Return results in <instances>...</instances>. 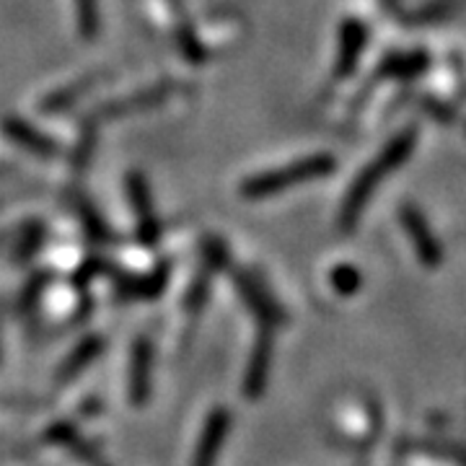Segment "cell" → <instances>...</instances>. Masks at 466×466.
Instances as JSON below:
<instances>
[{
    "label": "cell",
    "mask_w": 466,
    "mask_h": 466,
    "mask_svg": "<svg viewBox=\"0 0 466 466\" xmlns=\"http://www.w3.org/2000/svg\"><path fill=\"white\" fill-rule=\"evenodd\" d=\"M417 146V127H404L401 133H397L383 150L368 164L355 179L350 184L348 195L342 200V208H339V218H337V228L339 231L350 233L355 228V223L360 220L366 205L370 202V198L376 195V189L381 187V182H386L397 168L412 156V150Z\"/></svg>",
    "instance_id": "6da1fadb"
},
{
    "label": "cell",
    "mask_w": 466,
    "mask_h": 466,
    "mask_svg": "<svg viewBox=\"0 0 466 466\" xmlns=\"http://www.w3.org/2000/svg\"><path fill=\"white\" fill-rule=\"evenodd\" d=\"M334 168H337V158L332 153H314V156L299 158V161H293L283 168L262 171V174H254L249 179H244L241 182V198H247V200L275 198V195H283L299 184L324 179L332 174Z\"/></svg>",
    "instance_id": "7a4b0ae2"
},
{
    "label": "cell",
    "mask_w": 466,
    "mask_h": 466,
    "mask_svg": "<svg viewBox=\"0 0 466 466\" xmlns=\"http://www.w3.org/2000/svg\"><path fill=\"white\" fill-rule=\"evenodd\" d=\"M125 187H127V200L133 205V216L137 220V238L146 247H150L161 236V223H158L156 208H153L148 182H146V177L140 171H130L127 179H125Z\"/></svg>",
    "instance_id": "3957f363"
},
{
    "label": "cell",
    "mask_w": 466,
    "mask_h": 466,
    "mask_svg": "<svg viewBox=\"0 0 466 466\" xmlns=\"http://www.w3.org/2000/svg\"><path fill=\"white\" fill-rule=\"evenodd\" d=\"M400 220H401V226L407 228V236H410L412 247H415L417 259L428 267L441 265V259H443V249H441V244H438V238H435V233L433 228H431V223H428V218L422 216L412 202H404V205L400 208Z\"/></svg>",
    "instance_id": "277c9868"
},
{
    "label": "cell",
    "mask_w": 466,
    "mask_h": 466,
    "mask_svg": "<svg viewBox=\"0 0 466 466\" xmlns=\"http://www.w3.org/2000/svg\"><path fill=\"white\" fill-rule=\"evenodd\" d=\"M368 45V26L358 18H348L339 26V42H337V55H334L332 76L337 81H345L355 73Z\"/></svg>",
    "instance_id": "5b68a950"
},
{
    "label": "cell",
    "mask_w": 466,
    "mask_h": 466,
    "mask_svg": "<svg viewBox=\"0 0 466 466\" xmlns=\"http://www.w3.org/2000/svg\"><path fill=\"white\" fill-rule=\"evenodd\" d=\"M171 91H174V86L171 84H156L148 86V88H140V91H135V94H127V96H122V99L106 101L104 106H99V112L94 115V122H99V119H112V116H130L137 115V112H148L153 106L164 104V101L171 96Z\"/></svg>",
    "instance_id": "8992f818"
},
{
    "label": "cell",
    "mask_w": 466,
    "mask_h": 466,
    "mask_svg": "<svg viewBox=\"0 0 466 466\" xmlns=\"http://www.w3.org/2000/svg\"><path fill=\"white\" fill-rule=\"evenodd\" d=\"M0 133L5 135L8 140H14L18 148H24L32 156H39V158H52V156L60 153V146L52 140L50 135H45L39 127H34L21 116H3L0 119Z\"/></svg>",
    "instance_id": "52a82bcc"
},
{
    "label": "cell",
    "mask_w": 466,
    "mask_h": 466,
    "mask_svg": "<svg viewBox=\"0 0 466 466\" xmlns=\"http://www.w3.org/2000/svg\"><path fill=\"white\" fill-rule=\"evenodd\" d=\"M431 70V55L425 50H410V52H391L389 57H383L381 66L376 70L373 81L379 78H391V81H415L422 73Z\"/></svg>",
    "instance_id": "ba28073f"
},
{
    "label": "cell",
    "mask_w": 466,
    "mask_h": 466,
    "mask_svg": "<svg viewBox=\"0 0 466 466\" xmlns=\"http://www.w3.org/2000/svg\"><path fill=\"white\" fill-rule=\"evenodd\" d=\"M94 86H96V76H88V78H81V81L66 86V88H57V91H52L50 96L42 99L39 112L42 115H60V112L70 109L81 96H86Z\"/></svg>",
    "instance_id": "9c48e42d"
},
{
    "label": "cell",
    "mask_w": 466,
    "mask_h": 466,
    "mask_svg": "<svg viewBox=\"0 0 466 466\" xmlns=\"http://www.w3.org/2000/svg\"><path fill=\"white\" fill-rule=\"evenodd\" d=\"M177 47H179V52H182L192 66H202L208 60V50L202 45L200 34H198V29L192 24H187V21L179 24V29H177Z\"/></svg>",
    "instance_id": "30bf717a"
},
{
    "label": "cell",
    "mask_w": 466,
    "mask_h": 466,
    "mask_svg": "<svg viewBox=\"0 0 466 466\" xmlns=\"http://www.w3.org/2000/svg\"><path fill=\"white\" fill-rule=\"evenodd\" d=\"M78 216H81V223H84L86 233L94 238V241H99V244H106L109 238H112V231H109V226H106V220L101 218V213L91 205L88 200H78Z\"/></svg>",
    "instance_id": "8fae6325"
},
{
    "label": "cell",
    "mask_w": 466,
    "mask_h": 466,
    "mask_svg": "<svg viewBox=\"0 0 466 466\" xmlns=\"http://www.w3.org/2000/svg\"><path fill=\"white\" fill-rule=\"evenodd\" d=\"M76 14H78V32L84 39H94L101 29L99 0H76Z\"/></svg>",
    "instance_id": "7c38bea8"
},
{
    "label": "cell",
    "mask_w": 466,
    "mask_h": 466,
    "mask_svg": "<svg viewBox=\"0 0 466 466\" xmlns=\"http://www.w3.org/2000/svg\"><path fill=\"white\" fill-rule=\"evenodd\" d=\"M94 140H96V122H86V127L81 130V137H78V148L73 150V161H76L78 168H84L86 161L91 158Z\"/></svg>",
    "instance_id": "4fadbf2b"
},
{
    "label": "cell",
    "mask_w": 466,
    "mask_h": 466,
    "mask_svg": "<svg viewBox=\"0 0 466 466\" xmlns=\"http://www.w3.org/2000/svg\"><path fill=\"white\" fill-rule=\"evenodd\" d=\"M332 285L337 288V293H355L358 285H360V272L352 265L334 267Z\"/></svg>",
    "instance_id": "5bb4252c"
},
{
    "label": "cell",
    "mask_w": 466,
    "mask_h": 466,
    "mask_svg": "<svg viewBox=\"0 0 466 466\" xmlns=\"http://www.w3.org/2000/svg\"><path fill=\"white\" fill-rule=\"evenodd\" d=\"M42 236H45V226L42 223H32V226H26L24 228V241H21V254L18 257H29V254H34L36 251V247H39V241H42Z\"/></svg>",
    "instance_id": "9a60e30c"
},
{
    "label": "cell",
    "mask_w": 466,
    "mask_h": 466,
    "mask_svg": "<svg viewBox=\"0 0 466 466\" xmlns=\"http://www.w3.org/2000/svg\"><path fill=\"white\" fill-rule=\"evenodd\" d=\"M3 174H8V167H3V164H0V177H3Z\"/></svg>",
    "instance_id": "2e32d148"
}]
</instances>
